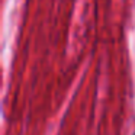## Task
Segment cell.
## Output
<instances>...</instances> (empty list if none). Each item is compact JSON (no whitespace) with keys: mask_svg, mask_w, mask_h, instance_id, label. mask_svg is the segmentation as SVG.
<instances>
[{"mask_svg":"<svg viewBox=\"0 0 135 135\" xmlns=\"http://www.w3.org/2000/svg\"><path fill=\"white\" fill-rule=\"evenodd\" d=\"M134 135H135V134H134Z\"/></svg>","mask_w":135,"mask_h":135,"instance_id":"cell-1","label":"cell"}]
</instances>
